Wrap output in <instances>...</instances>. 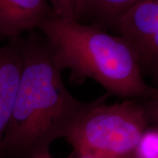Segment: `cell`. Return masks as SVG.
Masks as SVG:
<instances>
[{"instance_id":"1","label":"cell","mask_w":158,"mask_h":158,"mask_svg":"<svg viewBox=\"0 0 158 158\" xmlns=\"http://www.w3.org/2000/svg\"><path fill=\"white\" fill-rule=\"evenodd\" d=\"M62 71L51 57L44 37L23 38V66L0 158H35L51 144L66 138L94 101L82 102L70 94Z\"/></svg>"},{"instance_id":"2","label":"cell","mask_w":158,"mask_h":158,"mask_svg":"<svg viewBox=\"0 0 158 158\" xmlns=\"http://www.w3.org/2000/svg\"><path fill=\"white\" fill-rule=\"evenodd\" d=\"M60 71L82 84L91 78L107 93L125 99H147L155 87L143 78L138 56L127 39L76 20L53 15L37 26Z\"/></svg>"},{"instance_id":"3","label":"cell","mask_w":158,"mask_h":158,"mask_svg":"<svg viewBox=\"0 0 158 158\" xmlns=\"http://www.w3.org/2000/svg\"><path fill=\"white\" fill-rule=\"evenodd\" d=\"M110 95L106 93L95 100L65 138L75 154L89 158L134 157L149 127L145 108L136 99L108 105Z\"/></svg>"},{"instance_id":"4","label":"cell","mask_w":158,"mask_h":158,"mask_svg":"<svg viewBox=\"0 0 158 158\" xmlns=\"http://www.w3.org/2000/svg\"><path fill=\"white\" fill-rule=\"evenodd\" d=\"M23 66V38L0 47V147L8 126Z\"/></svg>"},{"instance_id":"5","label":"cell","mask_w":158,"mask_h":158,"mask_svg":"<svg viewBox=\"0 0 158 158\" xmlns=\"http://www.w3.org/2000/svg\"><path fill=\"white\" fill-rule=\"evenodd\" d=\"M53 15L48 0H0V37H21Z\"/></svg>"},{"instance_id":"6","label":"cell","mask_w":158,"mask_h":158,"mask_svg":"<svg viewBox=\"0 0 158 158\" xmlns=\"http://www.w3.org/2000/svg\"><path fill=\"white\" fill-rule=\"evenodd\" d=\"M140 0H76L75 20L104 30H116L121 18Z\"/></svg>"},{"instance_id":"7","label":"cell","mask_w":158,"mask_h":158,"mask_svg":"<svg viewBox=\"0 0 158 158\" xmlns=\"http://www.w3.org/2000/svg\"><path fill=\"white\" fill-rule=\"evenodd\" d=\"M133 158H158V128L144 132Z\"/></svg>"},{"instance_id":"8","label":"cell","mask_w":158,"mask_h":158,"mask_svg":"<svg viewBox=\"0 0 158 158\" xmlns=\"http://www.w3.org/2000/svg\"><path fill=\"white\" fill-rule=\"evenodd\" d=\"M54 14L66 20H75L76 0H49Z\"/></svg>"},{"instance_id":"9","label":"cell","mask_w":158,"mask_h":158,"mask_svg":"<svg viewBox=\"0 0 158 158\" xmlns=\"http://www.w3.org/2000/svg\"><path fill=\"white\" fill-rule=\"evenodd\" d=\"M145 108L149 124H153L158 128V86L155 87V91L152 96L144 99L142 102Z\"/></svg>"},{"instance_id":"10","label":"cell","mask_w":158,"mask_h":158,"mask_svg":"<svg viewBox=\"0 0 158 158\" xmlns=\"http://www.w3.org/2000/svg\"><path fill=\"white\" fill-rule=\"evenodd\" d=\"M35 158H52V157L51 156L50 152H48L41 154V155L37 156V157Z\"/></svg>"},{"instance_id":"11","label":"cell","mask_w":158,"mask_h":158,"mask_svg":"<svg viewBox=\"0 0 158 158\" xmlns=\"http://www.w3.org/2000/svg\"><path fill=\"white\" fill-rule=\"evenodd\" d=\"M69 158H89V157H84V156L79 155H77V154L73 153V155L70 157H69Z\"/></svg>"},{"instance_id":"12","label":"cell","mask_w":158,"mask_h":158,"mask_svg":"<svg viewBox=\"0 0 158 158\" xmlns=\"http://www.w3.org/2000/svg\"><path fill=\"white\" fill-rule=\"evenodd\" d=\"M153 1L155 2L156 4H157V5L158 6V0H153Z\"/></svg>"}]
</instances>
